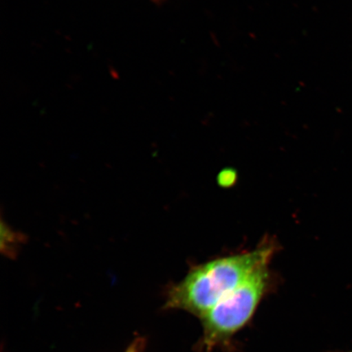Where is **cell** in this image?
<instances>
[{
    "label": "cell",
    "instance_id": "obj_3",
    "mask_svg": "<svg viewBox=\"0 0 352 352\" xmlns=\"http://www.w3.org/2000/svg\"><path fill=\"white\" fill-rule=\"evenodd\" d=\"M26 236L13 230L6 223L1 226V252L7 257L14 258L19 253L21 245L25 244Z\"/></svg>",
    "mask_w": 352,
    "mask_h": 352
},
{
    "label": "cell",
    "instance_id": "obj_6",
    "mask_svg": "<svg viewBox=\"0 0 352 352\" xmlns=\"http://www.w3.org/2000/svg\"><path fill=\"white\" fill-rule=\"evenodd\" d=\"M349 352H352V351H349Z\"/></svg>",
    "mask_w": 352,
    "mask_h": 352
},
{
    "label": "cell",
    "instance_id": "obj_4",
    "mask_svg": "<svg viewBox=\"0 0 352 352\" xmlns=\"http://www.w3.org/2000/svg\"><path fill=\"white\" fill-rule=\"evenodd\" d=\"M140 343L139 341H135L126 352H140Z\"/></svg>",
    "mask_w": 352,
    "mask_h": 352
},
{
    "label": "cell",
    "instance_id": "obj_5",
    "mask_svg": "<svg viewBox=\"0 0 352 352\" xmlns=\"http://www.w3.org/2000/svg\"><path fill=\"white\" fill-rule=\"evenodd\" d=\"M155 1H160V0H155Z\"/></svg>",
    "mask_w": 352,
    "mask_h": 352
},
{
    "label": "cell",
    "instance_id": "obj_1",
    "mask_svg": "<svg viewBox=\"0 0 352 352\" xmlns=\"http://www.w3.org/2000/svg\"><path fill=\"white\" fill-rule=\"evenodd\" d=\"M275 246L266 241L252 252L214 259L192 268L166 292L165 307L201 318L261 266L270 263Z\"/></svg>",
    "mask_w": 352,
    "mask_h": 352
},
{
    "label": "cell",
    "instance_id": "obj_2",
    "mask_svg": "<svg viewBox=\"0 0 352 352\" xmlns=\"http://www.w3.org/2000/svg\"><path fill=\"white\" fill-rule=\"evenodd\" d=\"M270 283V263L262 264L201 316V351L210 352L243 328L267 293Z\"/></svg>",
    "mask_w": 352,
    "mask_h": 352
}]
</instances>
